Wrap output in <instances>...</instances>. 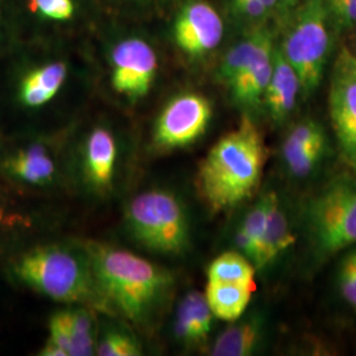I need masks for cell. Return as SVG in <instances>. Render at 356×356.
I'll return each mask as SVG.
<instances>
[{"label": "cell", "mask_w": 356, "mask_h": 356, "mask_svg": "<svg viewBox=\"0 0 356 356\" xmlns=\"http://www.w3.org/2000/svg\"><path fill=\"white\" fill-rule=\"evenodd\" d=\"M254 286L226 282H209L204 297L213 316L222 321L236 322L251 302Z\"/></svg>", "instance_id": "d6986e66"}, {"label": "cell", "mask_w": 356, "mask_h": 356, "mask_svg": "<svg viewBox=\"0 0 356 356\" xmlns=\"http://www.w3.org/2000/svg\"><path fill=\"white\" fill-rule=\"evenodd\" d=\"M296 241L292 223L277 194L268 214L267 225L257 248L254 261V269H263L284 254Z\"/></svg>", "instance_id": "2e32d148"}, {"label": "cell", "mask_w": 356, "mask_h": 356, "mask_svg": "<svg viewBox=\"0 0 356 356\" xmlns=\"http://www.w3.org/2000/svg\"><path fill=\"white\" fill-rule=\"evenodd\" d=\"M213 313L204 294L188 293L179 302L175 334L185 346H198L207 339L213 326Z\"/></svg>", "instance_id": "9a60e30c"}, {"label": "cell", "mask_w": 356, "mask_h": 356, "mask_svg": "<svg viewBox=\"0 0 356 356\" xmlns=\"http://www.w3.org/2000/svg\"><path fill=\"white\" fill-rule=\"evenodd\" d=\"M156 72V53L143 40L122 41L113 51V86L119 94L132 101L148 94Z\"/></svg>", "instance_id": "9c48e42d"}, {"label": "cell", "mask_w": 356, "mask_h": 356, "mask_svg": "<svg viewBox=\"0 0 356 356\" xmlns=\"http://www.w3.org/2000/svg\"><path fill=\"white\" fill-rule=\"evenodd\" d=\"M275 197H276L275 191H269L267 194H264L257 201V204L250 210V213L245 216L242 227L236 234L238 248L242 251V254L247 259H250L252 264L256 259L257 248L267 225L269 209L272 206Z\"/></svg>", "instance_id": "ffe728a7"}, {"label": "cell", "mask_w": 356, "mask_h": 356, "mask_svg": "<svg viewBox=\"0 0 356 356\" xmlns=\"http://www.w3.org/2000/svg\"><path fill=\"white\" fill-rule=\"evenodd\" d=\"M327 143L312 145H282V157L288 170L296 177H306L318 166Z\"/></svg>", "instance_id": "603a6c76"}, {"label": "cell", "mask_w": 356, "mask_h": 356, "mask_svg": "<svg viewBox=\"0 0 356 356\" xmlns=\"http://www.w3.org/2000/svg\"><path fill=\"white\" fill-rule=\"evenodd\" d=\"M95 354L101 356H139L143 354L139 342L128 332L108 330L97 342Z\"/></svg>", "instance_id": "d4e9b609"}, {"label": "cell", "mask_w": 356, "mask_h": 356, "mask_svg": "<svg viewBox=\"0 0 356 356\" xmlns=\"http://www.w3.org/2000/svg\"><path fill=\"white\" fill-rule=\"evenodd\" d=\"M296 1H297V3H298V1H300V0H296Z\"/></svg>", "instance_id": "d590c367"}, {"label": "cell", "mask_w": 356, "mask_h": 356, "mask_svg": "<svg viewBox=\"0 0 356 356\" xmlns=\"http://www.w3.org/2000/svg\"><path fill=\"white\" fill-rule=\"evenodd\" d=\"M267 149L250 118L222 136L201 161L197 189L206 207L222 213L248 200L260 185Z\"/></svg>", "instance_id": "7a4b0ae2"}, {"label": "cell", "mask_w": 356, "mask_h": 356, "mask_svg": "<svg viewBox=\"0 0 356 356\" xmlns=\"http://www.w3.org/2000/svg\"><path fill=\"white\" fill-rule=\"evenodd\" d=\"M254 264L244 254L225 252L209 266L207 281L254 286Z\"/></svg>", "instance_id": "44dd1931"}, {"label": "cell", "mask_w": 356, "mask_h": 356, "mask_svg": "<svg viewBox=\"0 0 356 356\" xmlns=\"http://www.w3.org/2000/svg\"><path fill=\"white\" fill-rule=\"evenodd\" d=\"M48 327H49L48 341L61 347L66 353V355L72 356V338H70V332L67 329L63 310L51 316Z\"/></svg>", "instance_id": "f1b7e54d"}, {"label": "cell", "mask_w": 356, "mask_h": 356, "mask_svg": "<svg viewBox=\"0 0 356 356\" xmlns=\"http://www.w3.org/2000/svg\"><path fill=\"white\" fill-rule=\"evenodd\" d=\"M38 355L41 356H67L61 347L53 343L51 341H47L44 347L40 350Z\"/></svg>", "instance_id": "1f68e13d"}, {"label": "cell", "mask_w": 356, "mask_h": 356, "mask_svg": "<svg viewBox=\"0 0 356 356\" xmlns=\"http://www.w3.org/2000/svg\"><path fill=\"white\" fill-rule=\"evenodd\" d=\"M329 111L344 160L356 169V58L347 51L339 54L332 70Z\"/></svg>", "instance_id": "ba28073f"}, {"label": "cell", "mask_w": 356, "mask_h": 356, "mask_svg": "<svg viewBox=\"0 0 356 356\" xmlns=\"http://www.w3.org/2000/svg\"><path fill=\"white\" fill-rule=\"evenodd\" d=\"M266 33H267V29H260L254 32L248 38L242 40L239 44H236L227 53L219 70V76L227 85H229L235 79V76L245 67V65L250 63L256 48L259 47L261 38H264Z\"/></svg>", "instance_id": "cb8c5ba5"}, {"label": "cell", "mask_w": 356, "mask_h": 356, "mask_svg": "<svg viewBox=\"0 0 356 356\" xmlns=\"http://www.w3.org/2000/svg\"><path fill=\"white\" fill-rule=\"evenodd\" d=\"M306 235L314 254L327 259L356 244V179H337L306 204Z\"/></svg>", "instance_id": "8992f818"}, {"label": "cell", "mask_w": 356, "mask_h": 356, "mask_svg": "<svg viewBox=\"0 0 356 356\" xmlns=\"http://www.w3.org/2000/svg\"><path fill=\"white\" fill-rule=\"evenodd\" d=\"M213 108L201 94L178 95L166 104L154 128V143L161 149H176L198 140L209 127Z\"/></svg>", "instance_id": "52a82bcc"}, {"label": "cell", "mask_w": 356, "mask_h": 356, "mask_svg": "<svg viewBox=\"0 0 356 356\" xmlns=\"http://www.w3.org/2000/svg\"><path fill=\"white\" fill-rule=\"evenodd\" d=\"M261 1L267 6V8L269 11L273 10V8H276V7H279V0H261Z\"/></svg>", "instance_id": "836d02e7"}, {"label": "cell", "mask_w": 356, "mask_h": 356, "mask_svg": "<svg viewBox=\"0 0 356 356\" xmlns=\"http://www.w3.org/2000/svg\"><path fill=\"white\" fill-rule=\"evenodd\" d=\"M223 38V23L216 10L204 1H193L178 15L175 38L178 47L191 54L213 51Z\"/></svg>", "instance_id": "30bf717a"}, {"label": "cell", "mask_w": 356, "mask_h": 356, "mask_svg": "<svg viewBox=\"0 0 356 356\" xmlns=\"http://www.w3.org/2000/svg\"><path fill=\"white\" fill-rule=\"evenodd\" d=\"M4 267L15 282L53 301L115 314L82 247L76 251L57 244L38 245L13 254Z\"/></svg>", "instance_id": "3957f363"}, {"label": "cell", "mask_w": 356, "mask_h": 356, "mask_svg": "<svg viewBox=\"0 0 356 356\" xmlns=\"http://www.w3.org/2000/svg\"><path fill=\"white\" fill-rule=\"evenodd\" d=\"M236 8L250 17H263L267 15V6L261 0H234Z\"/></svg>", "instance_id": "4dcf8cb0"}, {"label": "cell", "mask_w": 356, "mask_h": 356, "mask_svg": "<svg viewBox=\"0 0 356 356\" xmlns=\"http://www.w3.org/2000/svg\"><path fill=\"white\" fill-rule=\"evenodd\" d=\"M297 6L296 0H279V8H280L281 15L286 16L291 10H294Z\"/></svg>", "instance_id": "d6a6232c"}, {"label": "cell", "mask_w": 356, "mask_h": 356, "mask_svg": "<svg viewBox=\"0 0 356 356\" xmlns=\"http://www.w3.org/2000/svg\"><path fill=\"white\" fill-rule=\"evenodd\" d=\"M293 11L280 49L307 98L318 89L330 56V15L325 0H305Z\"/></svg>", "instance_id": "277c9868"}, {"label": "cell", "mask_w": 356, "mask_h": 356, "mask_svg": "<svg viewBox=\"0 0 356 356\" xmlns=\"http://www.w3.org/2000/svg\"><path fill=\"white\" fill-rule=\"evenodd\" d=\"M0 172L15 184L41 188L54 179L57 168L49 148L35 141L3 153Z\"/></svg>", "instance_id": "8fae6325"}, {"label": "cell", "mask_w": 356, "mask_h": 356, "mask_svg": "<svg viewBox=\"0 0 356 356\" xmlns=\"http://www.w3.org/2000/svg\"><path fill=\"white\" fill-rule=\"evenodd\" d=\"M82 250L115 313L135 325H147L156 318L175 286L169 270L104 243L86 242Z\"/></svg>", "instance_id": "6da1fadb"}, {"label": "cell", "mask_w": 356, "mask_h": 356, "mask_svg": "<svg viewBox=\"0 0 356 356\" xmlns=\"http://www.w3.org/2000/svg\"><path fill=\"white\" fill-rule=\"evenodd\" d=\"M273 69V47L268 32L261 38L250 63L229 85L235 102L254 107L263 101Z\"/></svg>", "instance_id": "7c38bea8"}, {"label": "cell", "mask_w": 356, "mask_h": 356, "mask_svg": "<svg viewBox=\"0 0 356 356\" xmlns=\"http://www.w3.org/2000/svg\"><path fill=\"white\" fill-rule=\"evenodd\" d=\"M29 8L53 20H69L73 17V0H29Z\"/></svg>", "instance_id": "83f0119b"}, {"label": "cell", "mask_w": 356, "mask_h": 356, "mask_svg": "<svg viewBox=\"0 0 356 356\" xmlns=\"http://www.w3.org/2000/svg\"><path fill=\"white\" fill-rule=\"evenodd\" d=\"M126 222L132 236L154 252L179 254L191 244L189 216L170 191L154 189L136 195L127 204Z\"/></svg>", "instance_id": "5b68a950"}, {"label": "cell", "mask_w": 356, "mask_h": 356, "mask_svg": "<svg viewBox=\"0 0 356 356\" xmlns=\"http://www.w3.org/2000/svg\"><path fill=\"white\" fill-rule=\"evenodd\" d=\"M118 147L113 134L95 128L85 144V176L94 191H110L114 181Z\"/></svg>", "instance_id": "5bb4252c"}, {"label": "cell", "mask_w": 356, "mask_h": 356, "mask_svg": "<svg viewBox=\"0 0 356 356\" xmlns=\"http://www.w3.org/2000/svg\"><path fill=\"white\" fill-rule=\"evenodd\" d=\"M338 286L344 301L356 309V248L341 261Z\"/></svg>", "instance_id": "484cf974"}, {"label": "cell", "mask_w": 356, "mask_h": 356, "mask_svg": "<svg viewBox=\"0 0 356 356\" xmlns=\"http://www.w3.org/2000/svg\"><path fill=\"white\" fill-rule=\"evenodd\" d=\"M300 94V79L292 65L286 61L280 48L273 49L272 76L263 98L269 116L276 123H282L292 114Z\"/></svg>", "instance_id": "4fadbf2b"}, {"label": "cell", "mask_w": 356, "mask_h": 356, "mask_svg": "<svg viewBox=\"0 0 356 356\" xmlns=\"http://www.w3.org/2000/svg\"><path fill=\"white\" fill-rule=\"evenodd\" d=\"M342 0H325V3H326V7L327 8H330L332 6H335V4H338V3H341Z\"/></svg>", "instance_id": "e575fe53"}, {"label": "cell", "mask_w": 356, "mask_h": 356, "mask_svg": "<svg viewBox=\"0 0 356 356\" xmlns=\"http://www.w3.org/2000/svg\"><path fill=\"white\" fill-rule=\"evenodd\" d=\"M72 338V356L95 355L94 319L89 307L78 306L63 310Z\"/></svg>", "instance_id": "7402d4cb"}, {"label": "cell", "mask_w": 356, "mask_h": 356, "mask_svg": "<svg viewBox=\"0 0 356 356\" xmlns=\"http://www.w3.org/2000/svg\"><path fill=\"white\" fill-rule=\"evenodd\" d=\"M331 22L339 26H351L356 24V0H342L341 3L327 8Z\"/></svg>", "instance_id": "f546056e"}, {"label": "cell", "mask_w": 356, "mask_h": 356, "mask_svg": "<svg viewBox=\"0 0 356 356\" xmlns=\"http://www.w3.org/2000/svg\"><path fill=\"white\" fill-rule=\"evenodd\" d=\"M264 337V318L251 316L223 331L211 347V355L247 356L254 354Z\"/></svg>", "instance_id": "ac0fdd59"}, {"label": "cell", "mask_w": 356, "mask_h": 356, "mask_svg": "<svg viewBox=\"0 0 356 356\" xmlns=\"http://www.w3.org/2000/svg\"><path fill=\"white\" fill-rule=\"evenodd\" d=\"M66 76L67 67L64 63L44 65L28 72L19 83V102L26 108L45 106L63 88Z\"/></svg>", "instance_id": "e0dca14e"}, {"label": "cell", "mask_w": 356, "mask_h": 356, "mask_svg": "<svg viewBox=\"0 0 356 356\" xmlns=\"http://www.w3.org/2000/svg\"><path fill=\"white\" fill-rule=\"evenodd\" d=\"M28 223V218L19 213L7 197V194L0 191V241L4 236L13 235L19 229L26 227Z\"/></svg>", "instance_id": "4316f807"}]
</instances>
